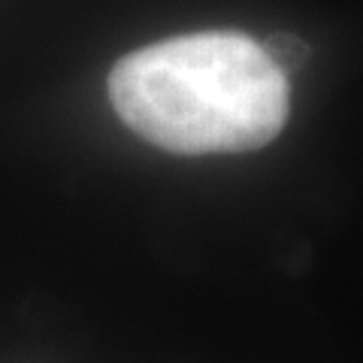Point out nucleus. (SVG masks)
<instances>
[{
    "mask_svg": "<svg viewBox=\"0 0 363 363\" xmlns=\"http://www.w3.org/2000/svg\"><path fill=\"white\" fill-rule=\"evenodd\" d=\"M109 100L133 133L176 155L260 149L291 112L288 76L236 30L185 33L124 55L109 73Z\"/></svg>",
    "mask_w": 363,
    "mask_h": 363,
    "instance_id": "nucleus-1",
    "label": "nucleus"
},
{
    "mask_svg": "<svg viewBox=\"0 0 363 363\" xmlns=\"http://www.w3.org/2000/svg\"><path fill=\"white\" fill-rule=\"evenodd\" d=\"M264 49H267V55L272 58V64H276L285 76L288 73H297L300 67L309 61V55H312L309 43L300 40L297 33H272V37L264 43Z\"/></svg>",
    "mask_w": 363,
    "mask_h": 363,
    "instance_id": "nucleus-2",
    "label": "nucleus"
}]
</instances>
